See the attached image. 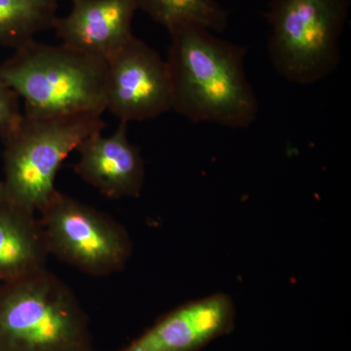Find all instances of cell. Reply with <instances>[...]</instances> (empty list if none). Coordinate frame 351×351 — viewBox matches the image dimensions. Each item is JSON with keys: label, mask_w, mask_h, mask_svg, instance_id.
<instances>
[{"label": "cell", "mask_w": 351, "mask_h": 351, "mask_svg": "<svg viewBox=\"0 0 351 351\" xmlns=\"http://www.w3.org/2000/svg\"><path fill=\"white\" fill-rule=\"evenodd\" d=\"M58 0H0V46L14 49L53 29Z\"/></svg>", "instance_id": "cell-12"}, {"label": "cell", "mask_w": 351, "mask_h": 351, "mask_svg": "<svg viewBox=\"0 0 351 351\" xmlns=\"http://www.w3.org/2000/svg\"><path fill=\"white\" fill-rule=\"evenodd\" d=\"M234 323L232 300L219 293L173 309L120 351H201Z\"/></svg>", "instance_id": "cell-8"}, {"label": "cell", "mask_w": 351, "mask_h": 351, "mask_svg": "<svg viewBox=\"0 0 351 351\" xmlns=\"http://www.w3.org/2000/svg\"><path fill=\"white\" fill-rule=\"evenodd\" d=\"M0 351H93L89 320L47 269L0 287Z\"/></svg>", "instance_id": "cell-3"}, {"label": "cell", "mask_w": 351, "mask_h": 351, "mask_svg": "<svg viewBox=\"0 0 351 351\" xmlns=\"http://www.w3.org/2000/svg\"><path fill=\"white\" fill-rule=\"evenodd\" d=\"M36 214L0 195V281L3 283L46 269L49 253Z\"/></svg>", "instance_id": "cell-11"}, {"label": "cell", "mask_w": 351, "mask_h": 351, "mask_svg": "<svg viewBox=\"0 0 351 351\" xmlns=\"http://www.w3.org/2000/svg\"><path fill=\"white\" fill-rule=\"evenodd\" d=\"M38 213L51 255L89 276H106L125 267L131 239L110 217L59 191Z\"/></svg>", "instance_id": "cell-6"}, {"label": "cell", "mask_w": 351, "mask_h": 351, "mask_svg": "<svg viewBox=\"0 0 351 351\" xmlns=\"http://www.w3.org/2000/svg\"><path fill=\"white\" fill-rule=\"evenodd\" d=\"M107 62L61 45L32 40L0 64V80L32 117L106 112Z\"/></svg>", "instance_id": "cell-2"}, {"label": "cell", "mask_w": 351, "mask_h": 351, "mask_svg": "<svg viewBox=\"0 0 351 351\" xmlns=\"http://www.w3.org/2000/svg\"><path fill=\"white\" fill-rule=\"evenodd\" d=\"M157 24L166 29L180 23H193L212 32L228 27V13L217 0H134Z\"/></svg>", "instance_id": "cell-13"}, {"label": "cell", "mask_w": 351, "mask_h": 351, "mask_svg": "<svg viewBox=\"0 0 351 351\" xmlns=\"http://www.w3.org/2000/svg\"><path fill=\"white\" fill-rule=\"evenodd\" d=\"M127 125L120 122L110 136L95 133L76 149V174L110 199L138 197L144 186V159L129 141Z\"/></svg>", "instance_id": "cell-9"}, {"label": "cell", "mask_w": 351, "mask_h": 351, "mask_svg": "<svg viewBox=\"0 0 351 351\" xmlns=\"http://www.w3.org/2000/svg\"><path fill=\"white\" fill-rule=\"evenodd\" d=\"M351 0H270L267 49L272 66L289 82L311 85L341 62L339 38Z\"/></svg>", "instance_id": "cell-5"}, {"label": "cell", "mask_w": 351, "mask_h": 351, "mask_svg": "<svg viewBox=\"0 0 351 351\" xmlns=\"http://www.w3.org/2000/svg\"><path fill=\"white\" fill-rule=\"evenodd\" d=\"M17 96L0 80V137L3 138L15 128L22 119Z\"/></svg>", "instance_id": "cell-14"}, {"label": "cell", "mask_w": 351, "mask_h": 351, "mask_svg": "<svg viewBox=\"0 0 351 351\" xmlns=\"http://www.w3.org/2000/svg\"><path fill=\"white\" fill-rule=\"evenodd\" d=\"M167 31L172 110L195 123L251 126L258 106L245 73L246 48L193 23H180Z\"/></svg>", "instance_id": "cell-1"}, {"label": "cell", "mask_w": 351, "mask_h": 351, "mask_svg": "<svg viewBox=\"0 0 351 351\" xmlns=\"http://www.w3.org/2000/svg\"><path fill=\"white\" fill-rule=\"evenodd\" d=\"M105 126L100 115L23 113L19 123L2 138L4 175L0 195L38 213L56 193L55 180L66 157Z\"/></svg>", "instance_id": "cell-4"}, {"label": "cell", "mask_w": 351, "mask_h": 351, "mask_svg": "<svg viewBox=\"0 0 351 351\" xmlns=\"http://www.w3.org/2000/svg\"><path fill=\"white\" fill-rule=\"evenodd\" d=\"M137 11L134 0H71L53 29L64 45L107 62L133 38Z\"/></svg>", "instance_id": "cell-10"}, {"label": "cell", "mask_w": 351, "mask_h": 351, "mask_svg": "<svg viewBox=\"0 0 351 351\" xmlns=\"http://www.w3.org/2000/svg\"><path fill=\"white\" fill-rule=\"evenodd\" d=\"M106 110L120 122L145 121L173 108L167 62L133 36L107 61Z\"/></svg>", "instance_id": "cell-7"}]
</instances>
